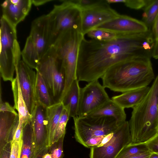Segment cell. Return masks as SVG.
Listing matches in <instances>:
<instances>
[{
    "mask_svg": "<svg viewBox=\"0 0 158 158\" xmlns=\"http://www.w3.org/2000/svg\"><path fill=\"white\" fill-rule=\"evenodd\" d=\"M84 38L81 32L71 29L62 34L53 45L65 74V87L61 101L73 81L77 79L78 53L81 43Z\"/></svg>",
    "mask_w": 158,
    "mask_h": 158,
    "instance_id": "cell-4",
    "label": "cell"
},
{
    "mask_svg": "<svg viewBox=\"0 0 158 158\" xmlns=\"http://www.w3.org/2000/svg\"><path fill=\"white\" fill-rule=\"evenodd\" d=\"M114 131L111 132L105 136L103 139L100 144L97 147H101L108 142L113 137L114 135Z\"/></svg>",
    "mask_w": 158,
    "mask_h": 158,
    "instance_id": "cell-38",
    "label": "cell"
},
{
    "mask_svg": "<svg viewBox=\"0 0 158 158\" xmlns=\"http://www.w3.org/2000/svg\"><path fill=\"white\" fill-rule=\"evenodd\" d=\"M158 15V0H150L144 7L143 18V22L148 28L153 26Z\"/></svg>",
    "mask_w": 158,
    "mask_h": 158,
    "instance_id": "cell-27",
    "label": "cell"
},
{
    "mask_svg": "<svg viewBox=\"0 0 158 158\" xmlns=\"http://www.w3.org/2000/svg\"><path fill=\"white\" fill-rule=\"evenodd\" d=\"M42 158H52V157L51 154L48 151L44 154Z\"/></svg>",
    "mask_w": 158,
    "mask_h": 158,
    "instance_id": "cell-45",
    "label": "cell"
},
{
    "mask_svg": "<svg viewBox=\"0 0 158 158\" xmlns=\"http://www.w3.org/2000/svg\"><path fill=\"white\" fill-rule=\"evenodd\" d=\"M65 135H63L57 141L49 147L48 152L51 154L52 158H63V144Z\"/></svg>",
    "mask_w": 158,
    "mask_h": 158,
    "instance_id": "cell-29",
    "label": "cell"
},
{
    "mask_svg": "<svg viewBox=\"0 0 158 158\" xmlns=\"http://www.w3.org/2000/svg\"><path fill=\"white\" fill-rule=\"evenodd\" d=\"M150 1L146 0H125L124 4L130 8L138 10L145 7Z\"/></svg>",
    "mask_w": 158,
    "mask_h": 158,
    "instance_id": "cell-31",
    "label": "cell"
},
{
    "mask_svg": "<svg viewBox=\"0 0 158 158\" xmlns=\"http://www.w3.org/2000/svg\"><path fill=\"white\" fill-rule=\"evenodd\" d=\"M36 92L38 103L46 107L55 104L49 89L42 76L36 71Z\"/></svg>",
    "mask_w": 158,
    "mask_h": 158,
    "instance_id": "cell-23",
    "label": "cell"
},
{
    "mask_svg": "<svg viewBox=\"0 0 158 158\" xmlns=\"http://www.w3.org/2000/svg\"><path fill=\"white\" fill-rule=\"evenodd\" d=\"M95 28L104 29L126 34L144 33L150 30L143 22L127 15L120 14L115 18Z\"/></svg>",
    "mask_w": 158,
    "mask_h": 158,
    "instance_id": "cell-15",
    "label": "cell"
},
{
    "mask_svg": "<svg viewBox=\"0 0 158 158\" xmlns=\"http://www.w3.org/2000/svg\"><path fill=\"white\" fill-rule=\"evenodd\" d=\"M29 36L34 44L40 59L52 46L47 15H42L33 21Z\"/></svg>",
    "mask_w": 158,
    "mask_h": 158,
    "instance_id": "cell-14",
    "label": "cell"
},
{
    "mask_svg": "<svg viewBox=\"0 0 158 158\" xmlns=\"http://www.w3.org/2000/svg\"><path fill=\"white\" fill-rule=\"evenodd\" d=\"M15 73L23 96L31 115L38 103L36 92V72L23 60H20L16 67Z\"/></svg>",
    "mask_w": 158,
    "mask_h": 158,
    "instance_id": "cell-11",
    "label": "cell"
},
{
    "mask_svg": "<svg viewBox=\"0 0 158 158\" xmlns=\"http://www.w3.org/2000/svg\"><path fill=\"white\" fill-rule=\"evenodd\" d=\"M53 1L52 0H31L32 4L36 6L42 5Z\"/></svg>",
    "mask_w": 158,
    "mask_h": 158,
    "instance_id": "cell-41",
    "label": "cell"
},
{
    "mask_svg": "<svg viewBox=\"0 0 158 158\" xmlns=\"http://www.w3.org/2000/svg\"><path fill=\"white\" fill-rule=\"evenodd\" d=\"M69 118V111L64 108L55 132L52 144L65 135L66 126Z\"/></svg>",
    "mask_w": 158,
    "mask_h": 158,
    "instance_id": "cell-28",
    "label": "cell"
},
{
    "mask_svg": "<svg viewBox=\"0 0 158 158\" xmlns=\"http://www.w3.org/2000/svg\"><path fill=\"white\" fill-rule=\"evenodd\" d=\"M49 147H46L41 149L32 158H42L44 154L48 151Z\"/></svg>",
    "mask_w": 158,
    "mask_h": 158,
    "instance_id": "cell-39",
    "label": "cell"
},
{
    "mask_svg": "<svg viewBox=\"0 0 158 158\" xmlns=\"http://www.w3.org/2000/svg\"><path fill=\"white\" fill-rule=\"evenodd\" d=\"M73 119L75 138L84 146L91 138L105 136L115 131L120 125L114 118L111 117L77 116Z\"/></svg>",
    "mask_w": 158,
    "mask_h": 158,
    "instance_id": "cell-8",
    "label": "cell"
},
{
    "mask_svg": "<svg viewBox=\"0 0 158 158\" xmlns=\"http://www.w3.org/2000/svg\"><path fill=\"white\" fill-rule=\"evenodd\" d=\"M152 153L150 151L130 158H148Z\"/></svg>",
    "mask_w": 158,
    "mask_h": 158,
    "instance_id": "cell-42",
    "label": "cell"
},
{
    "mask_svg": "<svg viewBox=\"0 0 158 158\" xmlns=\"http://www.w3.org/2000/svg\"><path fill=\"white\" fill-rule=\"evenodd\" d=\"M129 122L132 145L145 143L158 133V75Z\"/></svg>",
    "mask_w": 158,
    "mask_h": 158,
    "instance_id": "cell-3",
    "label": "cell"
},
{
    "mask_svg": "<svg viewBox=\"0 0 158 158\" xmlns=\"http://www.w3.org/2000/svg\"><path fill=\"white\" fill-rule=\"evenodd\" d=\"M64 107L61 102L46 108V121L47 146L52 144L55 132Z\"/></svg>",
    "mask_w": 158,
    "mask_h": 158,
    "instance_id": "cell-21",
    "label": "cell"
},
{
    "mask_svg": "<svg viewBox=\"0 0 158 158\" xmlns=\"http://www.w3.org/2000/svg\"><path fill=\"white\" fill-rule=\"evenodd\" d=\"M105 136L102 135L92 138L85 143L84 146L87 148L97 147L100 144Z\"/></svg>",
    "mask_w": 158,
    "mask_h": 158,
    "instance_id": "cell-34",
    "label": "cell"
},
{
    "mask_svg": "<svg viewBox=\"0 0 158 158\" xmlns=\"http://www.w3.org/2000/svg\"><path fill=\"white\" fill-rule=\"evenodd\" d=\"M148 158H158V154L152 153Z\"/></svg>",
    "mask_w": 158,
    "mask_h": 158,
    "instance_id": "cell-44",
    "label": "cell"
},
{
    "mask_svg": "<svg viewBox=\"0 0 158 158\" xmlns=\"http://www.w3.org/2000/svg\"><path fill=\"white\" fill-rule=\"evenodd\" d=\"M154 78L150 58L138 57L114 65L102 79L105 88L123 93L148 86Z\"/></svg>",
    "mask_w": 158,
    "mask_h": 158,
    "instance_id": "cell-2",
    "label": "cell"
},
{
    "mask_svg": "<svg viewBox=\"0 0 158 158\" xmlns=\"http://www.w3.org/2000/svg\"><path fill=\"white\" fill-rule=\"evenodd\" d=\"M60 1L61 3L55 5L47 15L52 46L62 34L67 31L75 29L82 32L81 10L71 0Z\"/></svg>",
    "mask_w": 158,
    "mask_h": 158,
    "instance_id": "cell-6",
    "label": "cell"
},
{
    "mask_svg": "<svg viewBox=\"0 0 158 158\" xmlns=\"http://www.w3.org/2000/svg\"></svg>",
    "mask_w": 158,
    "mask_h": 158,
    "instance_id": "cell-46",
    "label": "cell"
},
{
    "mask_svg": "<svg viewBox=\"0 0 158 158\" xmlns=\"http://www.w3.org/2000/svg\"><path fill=\"white\" fill-rule=\"evenodd\" d=\"M10 152L11 142H9L0 151V158H10Z\"/></svg>",
    "mask_w": 158,
    "mask_h": 158,
    "instance_id": "cell-36",
    "label": "cell"
},
{
    "mask_svg": "<svg viewBox=\"0 0 158 158\" xmlns=\"http://www.w3.org/2000/svg\"><path fill=\"white\" fill-rule=\"evenodd\" d=\"M86 116L92 117H113L116 120L119 125H121L126 121V118L124 109L111 99Z\"/></svg>",
    "mask_w": 158,
    "mask_h": 158,
    "instance_id": "cell-19",
    "label": "cell"
},
{
    "mask_svg": "<svg viewBox=\"0 0 158 158\" xmlns=\"http://www.w3.org/2000/svg\"><path fill=\"white\" fill-rule=\"evenodd\" d=\"M32 4L31 0H6L1 5L2 16L16 27L28 14Z\"/></svg>",
    "mask_w": 158,
    "mask_h": 158,
    "instance_id": "cell-16",
    "label": "cell"
},
{
    "mask_svg": "<svg viewBox=\"0 0 158 158\" xmlns=\"http://www.w3.org/2000/svg\"><path fill=\"white\" fill-rule=\"evenodd\" d=\"M150 88L147 86L127 91L113 97L111 99L124 109L133 108L145 98Z\"/></svg>",
    "mask_w": 158,
    "mask_h": 158,
    "instance_id": "cell-18",
    "label": "cell"
},
{
    "mask_svg": "<svg viewBox=\"0 0 158 158\" xmlns=\"http://www.w3.org/2000/svg\"><path fill=\"white\" fill-rule=\"evenodd\" d=\"M20 158H32L34 153L33 130L31 120L24 124Z\"/></svg>",
    "mask_w": 158,
    "mask_h": 158,
    "instance_id": "cell-24",
    "label": "cell"
},
{
    "mask_svg": "<svg viewBox=\"0 0 158 158\" xmlns=\"http://www.w3.org/2000/svg\"><path fill=\"white\" fill-rule=\"evenodd\" d=\"M23 60L32 69H36L40 59L34 44L29 35L24 48L21 52Z\"/></svg>",
    "mask_w": 158,
    "mask_h": 158,
    "instance_id": "cell-25",
    "label": "cell"
},
{
    "mask_svg": "<svg viewBox=\"0 0 158 158\" xmlns=\"http://www.w3.org/2000/svg\"><path fill=\"white\" fill-rule=\"evenodd\" d=\"M81 10L88 9L103 2L104 0H71Z\"/></svg>",
    "mask_w": 158,
    "mask_h": 158,
    "instance_id": "cell-30",
    "label": "cell"
},
{
    "mask_svg": "<svg viewBox=\"0 0 158 158\" xmlns=\"http://www.w3.org/2000/svg\"><path fill=\"white\" fill-rule=\"evenodd\" d=\"M110 99L105 88L98 80L89 82L81 88L78 116H87Z\"/></svg>",
    "mask_w": 158,
    "mask_h": 158,
    "instance_id": "cell-9",
    "label": "cell"
},
{
    "mask_svg": "<svg viewBox=\"0 0 158 158\" xmlns=\"http://www.w3.org/2000/svg\"><path fill=\"white\" fill-rule=\"evenodd\" d=\"M131 142L129 123L126 121L114 132L108 142L101 147L90 148L89 158H115L121 150Z\"/></svg>",
    "mask_w": 158,
    "mask_h": 158,
    "instance_id": "cell-10",
    "label": "cell"
},
{
    "mask_svg": "<svg viewBox=\"0 0 158 158\" xmlns=\"http://www.w3.org/2000/svg\"><path fill=\"white\" fill-rule=\"evenodd\" d=\"M149 151L146 143L135 145L129 144L124 147L115 158H130Z\"/></svg>",
    "mask_w": 158,
    "mask_h": 158,
    "instance_id": "cell-26",
    "label": "cell"
},
{
    "mask_svg": "<svg viewBox=\"0 0 158 158\" xmlns=\"http://www.w3.org/2000/svg\"><path fill=\"white\" fill-rule=\"evenodd\" d=\"M125 0H106V2L110 4L111 3H123Z\"/></svg>",
    "mask_w": 158,
    "mask_h": 158,
    "instance_id": "cell-43",
    "label": "cell"
},
{
    "mask_svg": "<svg viewBox=\"0 0 158 158\" xmlns=\"http://www.w3.org/2000/svg\"><path fill=\"white\" fill-rule=\"evenodd\" d=\"M5 111L9 112L15 114L18 113L15 110L14 108L11 106L10 104L7 102H3L2 100H0V112Z\"/></svg>",
    "mask_w": 158,
    "mask_h": 158,
    "instance_id": "cell-35",
    "label": "cell"
},
{
    "mask_svg": "<svg viewBox=\"0 0 158 158\" xmlns=\"http://www.w3.org/2000/svg\"><path fill=\"white\" fill-rule=\"evenodd\" d=\"M146 143L150 152L158 153V133Z\"/></svg>",
    "mask_w": 158,
    "mask_h": 158,
    "instance_id": "cell-33",
    "label": "cell"
},
{
    "mask_svg": "<svg viewBox=\"0 0 158 158\" xmlns=\"http://www.w3.org/2000/svg\"><path fill=\"white\" fill-rule=\"evenodd\" d=\"M81 11V30L84 35L90 31L115 18L120 15L111 8L106 0Z\"/></svg>",
    "mask_w": 158,
    "mask_h": 158,
    "instance_id": "cell-12",
    "label": "cell"
},
{
    "mask_svg": "<svg viewBox=\"0 0 158 158\" xmlns=\"http://www.w3.org/2000/svg\"><path fill=\"white\" fill-rule=\"evenodd\" d=\"M35 70L42 76L55 103L61 102L65 87V74L53 46L40 59Z\"/></svg>",
    "mask_w": 158,
    "mask_h": 158,
    "instance_id": "cell-7",
    "label": "cell"
},
{
    "mask_svg": "<svg viewBox=\"0 0 158 158\" xmlns=\"http://www.w3.org/2000/svg\"><path fill=\"white\" fill-rule=\"evenodd\" d=\"M12 89L13 94L14 108L18 112L19 125H24L31 120V115L30 114L23 96L17 77L11 82Z\"/></svg>",
    "mask_w": 158,
    "mask_h": 158,
    "instance_id": "cell-20",
    "label": "cell"
},
{
    "mask_svg": "<svg viewBox=\"0 0 158 158\" xmlns=\"http://www.w3.org/2000/svg\"><path fill=\"white\" fill-rule=\"evenodd\" d=\"M0 30V75L4 81L12 82L21 55L17 40L16 27L2 16Z\"/></svg>",
    "mask_w": 158,
    "mask_h": 158,
    "instance_id": "cell-5",
    "label": "cell"
},
{
    "mask_svg": "<svg viewBox=\"0 0 158 158\" xmlns=\"http://www.w3.org/2000/svg\"><path fill=\"white\" fill-rule=\"evenodd\" d=\"M22 140L19 141L12 140L10 158H20Z\"/></svg>",
    "mask_w": 158,
    "mask_h": 158,
    "instance_id": "cell-32",
    "label": "cell"
},
{
    "mask_svg": "<svg viewBox=\"0 0 158 158\" xmlns=\"http://www.w3.org/2000/svg\"><path fill=\"white\" fill-rule=\"evenodd\" d=\"M152 56L155 59H158V39L155 41L152 52Z\"/></svg>",
    "mask_w": 158,
    "mask_h": 158,
    "instance_id": "cell-40",
    "label": "cell"
},
{
    "mask_svg": "<svg viewBox=\"0 0 158 158\" xmlns=\"http://www.w3.org/2000/svg\"><path fill=\"white\" fill-rule=\"evenodd\" d=\"M46 108L38 103L31 114V122L33 130L34 149L33 157L41 149L48 147Z\"/></svg>",
    "mask_w": 158,
    "mask_h": 158,
    "instance_id": "cell-13",
    "label": "cell"
},
{
    "mask_svg": "<svg viewBox=\"0 0 158 158\" xmlns=\"http://www.w3.org/2000/svg\"><path fill=\"white\" fill-rule=\"evenodd\" d=\"M80 90L79 81L77 79L73 81L61 102L64 108L69 111L70 118L78 116Z\"/></svg>",
    "mask_w": 158,
    "mask_h": 158,
    "instance_id": "cell-22",
    "label": "cell"
},
{
    "mask_svg": "<svg viewBox=\"0 0 158 158\" xmlns=\"http://www.w3.org/2000/svg\"><path fill=\"white\" fill-rule=\"evenodd\" d=\"M19 122L18 114L0 112V151L13 140Z\"/></svg>",
    "mask_w": 158,
    "mask_h": 158,
    "instance_id": "cell-17",
    "label": "cell"
},
{
    "mask_svg": "<svg viewBox=\"0 0 158 158\" xmlns=\"http://www.w3.org/2000/svg\"><path fill=\"white\" fill-rule=\"evenodd\" d=\"M153 33L155 41L158 39V15L153 25Z\"/></svg>",
    "mask_w": 158,
    "mask_h": 158,
    "instance_id": "cell-37",
    "label": "cell"
},
{
    "mask_svg": "<svg viewBox=\"0 0 158 158\" xmlns=\"http://www.w3.org/2000/svg\"><path fill=\"white\" fill-rule=\"evenodd\" d=\"M154 40L150 30L109 41L84 38L78 53L77 79L89 82L102 78L109 69L118 63L138 57L151 58Z\"/></svg>",
    "mask_w": 158,
    "mask_h": 158,
    "instance_id": "cell-1",
    "label": "cell"
}]
</instances>
